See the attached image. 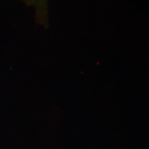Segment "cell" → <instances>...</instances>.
<instances>
[{
	"instance_id": "obj_1",
	"label": "cell",
	"mask_w": 149,
	"mask_h": 149,
	"mask_svg": "<svg viewBox=\"0 0 149 149\" xmlns=\"http://www.w3.org/2000/svg\"><path fill=\"white\" fill-rule=\"evenodd\" d=\"M40 1H42V0H40Z\"/></svg>"
}]
</instances>
